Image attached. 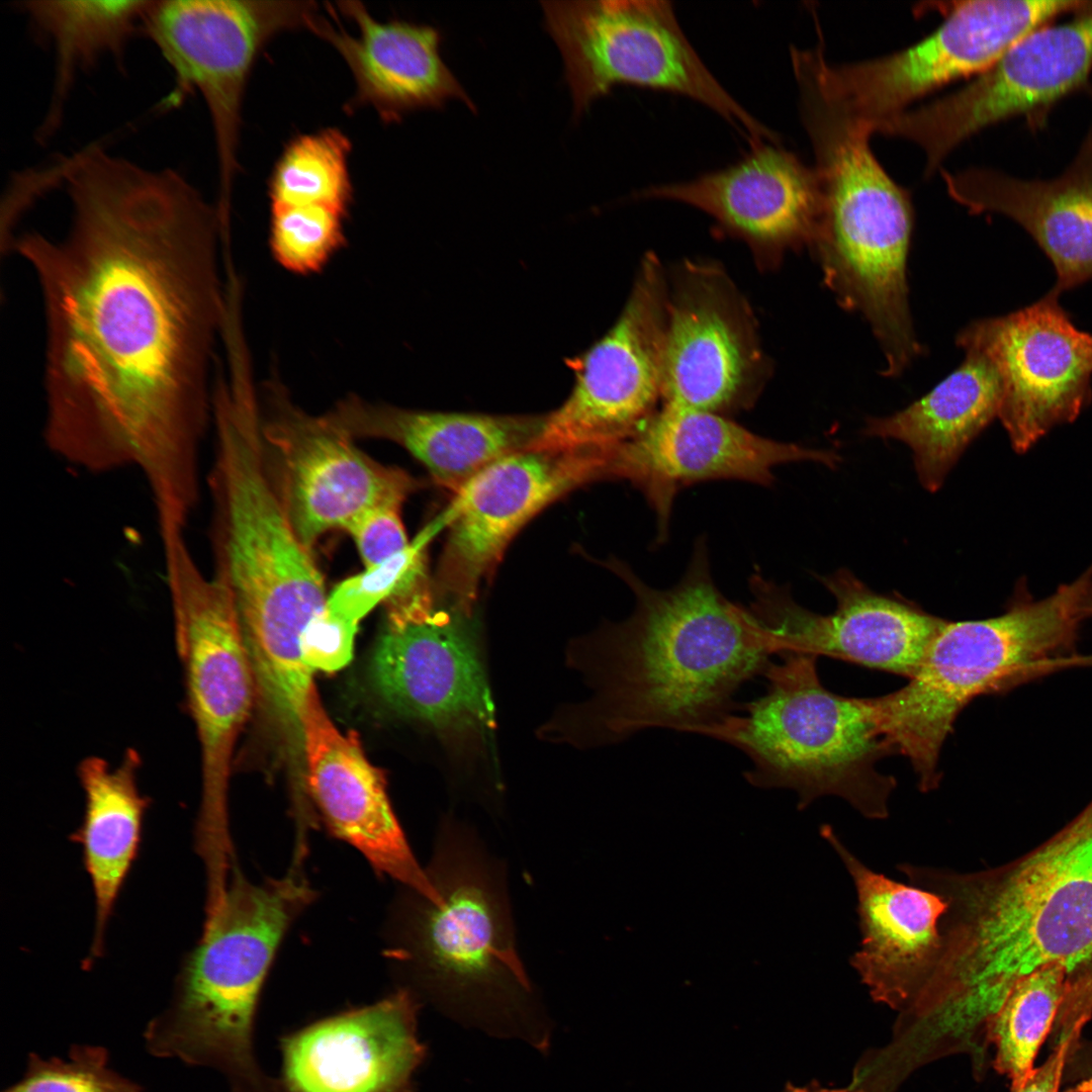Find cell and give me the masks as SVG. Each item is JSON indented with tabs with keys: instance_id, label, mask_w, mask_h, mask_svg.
I'll list each match as a JSON object with an SVG mask.
<instances>
[{
	"instance_id": "8fae6325",
	"label": "cell",
	"mask_w": 1092,
	"mask_h": 1092,
	"mask_svg": "<svg viewBox=\"0 0 1092 1092\" xmlns=\"http://www.w3.org/2000/svg\"><path fill=\"white\" fill-rule=\"evenodd\" d=\"M546 27L564 63L580 115L617 85L690 98L713 110L750 143H778L708 69L672 4L657 0L542 2Z\"/></svg>"
},
{
	"instance_id": "6da1fadb",
	"label": "cell",
	"mask_w": 1092,
	"mask_h": 1092,
	"mask_svg": "<svg viewBox=\"0 0 1092 1092\" xmlns=\"http://www.w3.org/2000/svg\"><path fill=\"white\" fill-rule=\"evenodd\" d=\"M65 182L67 237L25 234L11 250L43 297L46 443L90 472L134 466L156 505L186 506L228 304L217 208L177 171L103 151Z\"/></svg>"
},
{
	"instance_id": "f1b7e54d",
	"label": "cell",
	"mask_w": 1092,
	"mask_h": 1092,
	"mask_svg": "<svg viewBox=\"0 0 1092 1092\" xmlns=\"http://www.w3.org/2000/svg\"><path fill=\"white\" fill-rule=\"evenodd\" d=\"M354 439L387 440L403 447L436 483L459 492L495 461L527 450L546 415H484L407 410L357 395L327 413Z\"/></svg>"
},
{
	"instance_id": "4316f807",
	"label": "cell",
	"mask_w": 1092,
	"mask_h": 1092,
	"mask_svg": "<svg viewBox=\"0 0 1092 1092\" xmlns=\"http://www.w3.org/2000/svg\"><path fill=\"white\" fill-rule=\"evenodd\" d=\"M947 193L971 212L1002 214L1019 224L1053 264L1049 293L1092 280V129L1058 176L1024 179L991 168L942 172Z\"/></svg>"
},
{
	"instance_id": "cb8c5ba5",
	"label": "cell",
	"mask_w": 1092,
	"mask_h": 1092,
	"mask_svg": "<svg viewBox=\"0 0 1092 1092\" xmlns=\"http://www.w3.org/2000/svg\"><path fill=\"white\" fill-rule=\"evenodd\" d=\"M419 998L405 988L281 1038L286 1092H414L428 1056Z\"/></svg>"
},
{
	"instance_id": "484cf974",
	"label": "cell",
	"mask_w": 1092,
	"mask_h": 1092,
	"mask_svg": "<svg viewBox=\"0 0 1092 1092\" xmlns=\"http://www.w3.org/2000/svg\"><path fill=\"white\" fill-rule=\"evenodd\" d=\"M820 833L850 875L857 897L861 943L851 967L873 1000L906 1015L929 981L942 951L941 895L876 873L826 824Z\"/></svg>"
},
{
	"instance_id": "2e32d148",
	"label": "cell",
	"mask_w": 1092,
	"mask_h": 1092,
	"mask_svg": "<svg viewBox=\"0 0 1092 1092\" xmlns=\"http://www.w3.org/2000/svg\"><path fill=\"white\" fill-rule=\"evenodd\" d=\"M261 396L267 451L293 526L309 549L371 509L402 505L422 485L360 450L327 413L304 411L280 381L269 380Z\"/></svg>"
},
{
	"instance_id": "60d3db41",
	"label": "cell",
	"mask_w": 1092,
	"mask_h": 1092,
	"mask_svg": "<svg viewBox=\"0 0 1092 1092\" xmlns=\"http://www.w3.org/2000/svg\"><path fill=\"white\" fill-rule=\"evenodd\" d=\"M1069 1052L1070 1049L1065 1044L1055 1046L1043 1064L1034 1068L1022 1082L1011 1085L1010 1092H1059Z\"/></svg>"
},
{
	"instance_id": "30bf717a",
	"label": "cell",
	"mask_w": 1092,
	"mask_h": 1092,
	"mask_svg": "<svg viewBox=\"0 0 1092 1092\" xmlns=\"http://www.w3.org/2000/svg\"><path fill=\"white\" fill-rule=\"evenodd\" d=\"M176 649L201 754L195 849L229 852L228 794L237 739L257 699L256 678L233 595L202 573L184 533L163 535Z\"/></svg>"
},
{
	"instance_id": "ee69618b",
	"label": "cell",
	"mask_w": 1092,
	"mask_h": 1092,
	"mask_svg": "<svg viewBox=\"0 0 1092 1092\" xmlns=\"http://www.w3.org/2000/svg\"><path fill=\"white\" fill-rule=\"evenodd\" d=\"M1065 1092H1092V1077L1080 1082Z\"/></svg>"
},
{
	"instance_id": "f35d334b",
	"label": "cell",
	"mask_w": 1092,
	"mask_h": 1092,
	"mask_svg": "<svg viewBox=\"0 0 1092 1092\" xmlns=\"http://www.w3.org/2000/svg\"><path fill=\"white\" fill-rule=\"evenodd\" d=\"M355 625L324 609L308 623L300 638L303 662L313 670L336 671L353 655Z\"/></svg>"
},
{
	"instance_id": "e0dca14e",
	"label": "cell",
	"mask_w": 1092,
	"mask_h": 1092,
	"mask_svg": "<svg viewBox=\"0 0 1092 1092\" xmlns=\"http://www.w3.org/2000/svg\"><path fill=\"white\" fill-rule=\"evenodd\" d=\"M612 447L522 450L490 464L459 492L439 525L448 535L435 587L450 609L470 617L481 581L519 530L577 486L610 478Z\"/></svg>"
},
{
	"instance_id": "d6a6232c",
	"label": "cell",
	"mask_w": 1092,
	"mask_h": 1092,
	"mask_svg": "<svg viewBox=\"0 0 1092 1092\" xmlns=\"http://www.w3.org/2000/svg\"><path fill=\"white\" fill-rule=\"evenodd\" d=\"M1068 975L1065 967L1051 965L1021 978L987 1018V1041L995 1050L994 1068L1011 1085L1022 1082L1034 1069L1039 1048L1064 1000Z\"/></svg>"
},
{
	"instance_id": "7c38bea8",
	"label": "cell",
	"mask_w": 1092,
	"mask_h": 1092,
	"mask_svg": "<svg viewBox=\"0 0 1092 1092\" xmlns=\"http://www.w3.org/2000/svg\"><path fill=\"white\" fill-rule=\"evenodd\" d=\"M1085 0H975L951 3L943 21L916 43L888 56L834 65L823 41L799 49L798 63L819 91L849 117L876 125L953 81L977 77L1033 30Z\"/></svg>"
},
{
	"instance_id": "ac0fdd59",
	"label": "cell",
	"mask_w": 1092,
	"mask_h": 1092,
	"mask_svg": "<svg viewBox=\"0 0 1092 1092\" xmlns=\"http://www.w3.org/2000/svg\"><path fill=\"white\" fill-rule=\"evenodd\" d=\"M957 342L995 365L1002 385L998 418L1018 453L1074 422L1092 401V334L1078 329L1049 292L1008 314L970 324Z\"/></svg>"
},
{
	"instance_id": "7402d4cb",
	"label": "cell",
	"mask_w": 1092,
	"mask_h": 1092,
	"mask_svg": "<svg viewBox=\"0 0 1092 1092\" xmlns=\"http://www.w3.org/2000/svg\"><path fill=\"white\" fill-rule=\"evenodd\" d=\"M811 461L834 469L833 450L814 449L752 433L722 415L661 405L652 420L616 450L611 478L630 481L656 515L658 539L667 535L675 493L713 479L770 485L781 464Z\"/></svg>"
},
{
	"instance_id": "7bdbcfd3",
	"label": "cell",
	"mask_w": 1092,
	"mask_h": 1092,
	"mask_svg": "<svg viewBox=\"0 0 1092 1092\" xmlns=\"http://www.w3.org/2000/svg\"><path fill=\"white\" fill-rule=\"evenodd\" d=\"M1082 611L1085 618L1092 617V584L1084 597Z\"/></svg>"
},
{
	"instance_id": "9c48e42d",
	"label": "cell",
	"mask_w": 1092,
	"mask_h": 1092,
	"mask_svg": "<svg viewBox=\"0 0 1092 1092\" xmlns=\"http://www.w3.org/2000/svg\"><path fill=\"white\" fill-rule=\"evenodd\" d=\"M763 672L765 693L710 728L708 736L742 751L751 766L746 781L761 789H791L798 808L827 795L848 802L863 817L889 816L897 787L878 771L893 754L878 735L866 698L827 690L818 675V657L778 653Z\"/></svg>"
},
{
	"instance_id": "44dd1931",
	"label": "cell",
	"mask_w": 1092,
	"mask_h": 1092,
	"mask_svg": "<svg viewBox=\"0 0 1092 1092\" xmlns=\"http://www.w3.org/2000/svg\"><path fill=\"white\" fill-rule=\"evenodd\" d=\"M836 599L831 614L799 605L785 585L753 574L749 610L784 651L827 656L910 678L947 620L898 595L871 589L847 569L819 577Z\"/></svg>"
},
{
	"instance_id": "74e56055",
	"label": "cell",
	"mask_w": 1092,
	"mask_h": 1092,
	"mask_svg": "<svg viewBox=\"0 0 1092 1092\" xmlns=\"http://www.w3.org/2000/svg\"><path fill=\"white\" fill-rule=\"evenodd\" d=\"M401 507L390 504L371 509L346 529L355 542L364 569L382 563L411 544L401 519Z\"/></svg>"
},
{
	"instance_id": "603a6c76",
	"label": "cell",
	"mask_w": 1092,
	"mask_h": 1092,
	"mask_svg": "<svg viewBox=\"0 0 1092 1092\" xmlns=\"http://www.w3.org/2000/svg\"><path fill=\"white\" fill-rule=\"evenodd\" d=\"M637 196L685 203L743 240L761 264L811 246L822 197L816 173L778 143L751 146L740 161L688 181L650 186Z\"/></svg>"
},
{
	"instance_id": "836d02e7",
	"label": "cell",
	"mask_w": 1092,
	"mask_h": 1092,
	"mask_svg": "<svg viewBox=\"0 0 1092 1092\" xmlns=\"http://www.w3.org/2000/svg\"><path fill=\"white\" fill-rule=\"evenodd\" d=\"M349 139L337 128L287 145L269 180L271 206L326 205L347 213L352 199Z\"/></svg>"
},
{
	"instance_id": "b9f144b4",
	"label": "cell",
	"mask_w": 1092,
	"mask_h": 1092,
	"mask_svg": "<svg viewBox=\"0 0 1092 1092\" xmlns=\"http://www.w3.org/2000/svg\"><path fill=\"white\" fill-rule=\"evenodd\" d=\"M783 1092H852V1089L847 1088H828L819 1083H810L804 1086H797L794 1084H787Z\"/></svg>"
},
{
	"instance_id": "1f68e13d",
	"label": "cell",
	"mask_w": 1092,
	"mask_h": 1092,
	"mask_svg": "<svg viewBox=\"0 0 1092 1092\" xmlns=\"http://www.w3.org/2000/svg\"><path fill=\"white\" fill-rule=\"evenodd\" d=\"M150 1L70 0L14 3L54 55V80L40 141L62 122L65 105L80 73L109 58L121 63L129 40L142 30Z\"/></svg>"
},
{
	"instance_id": "f546056e",
	"label": "cell",
	"mask_w": 1092,
	"mask_h": 1092,
	"mask_svg": "<svg viewBox=\"0 0 1092 1092\" xmlns=\"http://www.w3.org/2000/svg\"><path fill=\"white\" fill-rule=\"evenodd\" d=\"M966 359L929 393L903 411L870 418L869 437L899 440L910 447L921 485L938 490L969 444L998 417L1002 385L992 361L966 349Z\"/></svg>"
},
{
	"instance_id": "3957f363",
	"label": "cell",
	"mask_w": 1092,
	"mask_h": 1092,
	"mask_svg": "<svg viewBox=\"0 0 1092 1092\" xmlns=\"http://www.w3.org/2000/svg\"><path fill=\"white\" fill-rule=\"evenodd\" d=\"M897 869L948 904L942 951L919 999L930 1013L985 1022L1021 978L1092 962V801L1008 863L975 873Z\"/></svg>"
},
{
	"instance_id": "277c9868",
	"label": "cell",
	"mask_w": 1092,
	"mask_h": 1092,
	"mask_svg": "<svg viewBox=\"0 0 1092 1092\" xmlns=\"http://www.w3.org/2000/svg\"><path fill=\"white\" fill-rule=\"evenodd\" d=\"M426 870L439 899L402 887L386 922L399 987L463 1025L547 1052L551 1026L517 950L504 867L447 818Z\"/></svg>"
},
{
	"instance_id": "9a60e30c",
	"label": "cell",
	"mask_w": 1092,
	"mask_h": 1092,
	"mask_svg": "<svg viewBox=\"0 0 1092 1092\" xmlns=\"http://www.w3.org/2000/svg\"><path fill=\"white\" fill-rule=\"evenodd\" d=\"M1072 14L1027 34L962 89L886 119L880 132L918 146L930 175L991 125L1023 116L1030 127H1041L1053 107L1084 89L1092 74V1Z\"/></svg>"
},
{
	"instance_id": "5b68a950",
	"label": "cell",
	"mask_w": 1092,
	"mask_h": 1092,
	"mask_svg": "<svg viewBox=\"0 0 1092 1092\" xmlns=\"http://www.w3.org/2000/svg\"><path fill=\"white\" fill-rule=\"evenodd\" d=\"M211 421L215 447L207 486L213 576L231 590L251 645L292 650L328 597L313 550L298 536L273 469L250 372L216 381Z\"/></svg>"
},
{
	"instance_id": "4fadbf2b",
	"label": "cell",
	"mask_w": 1092,
	"mask_h": 1092,
	"mask_svg": "<svg viewBox=\"0 0 1092 1092\" xmlns=\"http://www.w3.org/2000/svg\"><path fill=\"white\" fill-rule=\"evenodd\" d=\"M312 1H150L142 30L172 68L179 89H194L207 107L218 166L217 209L230 218L238 171L244 92L252 67L275 35L306 28Z\"/></svg>"
},
{
	"instance_id": "5bb4252c",
	"label": "cell",
	"mask_w": 1092,
	"mask_h": 1092,
	"mask_svg": "<svg viewBox=\"0 0 1092 1092\" xmlns=\"http://www.w3.org/2000/svg\"><path fill=\"white\" fill-rule=\"evenodd\" d=\"M668 296L663 268L647 254L616 324L567 360L575 376L572 391L546 415L529 449L616 446L652 420L663 401Z\"/></svg>"
},
{
	"instance_id": "d4e9b609",
	"label": "cell",
	"mask_w": 1092,
	"mask_h": 1092,
	"mask_svg": "<svg viewBox=\"0 0 1092 1092\" xmlns=\"http://www.w3.org/2000/svg\"><path fill=\"white\" fill-rule=\"evenodd\" d=\"M302 722L307 797L330 833L359 850L377 873L436 901L438 891L408 844L381 771L354 733L336 727L315 685Z\"/></svg>"
},
{
	"instance_id": "d6986e66",
	"label": "cell",
	"mask_w": 1092,
	"mask_h": 1092,
	"mask_svg": "<svg viewBox=\"0 0 1092 1092\" xmlns=\"http://www.w3.org/2000/svg\"><path fill=\"white\" fill-rule=\"evenodd\" d=\"M766 372L735 285L719 267L686 263L668 296L662 405L724 416L753 403Z\"/></svg>"
},
{
	"instance_id": "83f0119b",
	"label": "cell",
	"mask_w": 1092,
	"mask_h": 1092,
	"mask_svg": "<svg viewBox=\"0 0 1092 1092\" xmlns=\"http://www.w3.org/2000/svg\"><path fill=\"white\" fill-rule=\"evenodd\" d=\"M338 10L357 34L335 27L315 12L306 28L333 46L349 67L356 85L353 106L369 105L383 121L438 108L449 100L473 103L440 55V32L429 25L375 19L359 1H340Z\"/></svg>"
},
{
	"instance_id": "ab89813d",
	"label": "cell",
	"mask_w": 1092,
	"mask_h": 1092,
	"mask_svg": "<svg viewBox=\"0 0 1092 1092\" xmlns=\"http://www.w3.org/2000/svg\"><path fill=\"white\" fill-rule=\"evenodd\" d=\"M1092 1016V962L1068 975L1066 993L1054 1028L1059 1042L1074 1044Z\"/></svg>"
},
{
	"instance_id": "ba28073f",
	"label": "cell",
	"mask_w": 1092,
	"mask_h": 1092,
	"mask_svg": "<svg viewBox=\"0 0 1092 1092\" xmlns=\"http://www.w3.org/2000/svg\"><path fill=\"white\" fill-rule=\"evenodd\" d=\"M799 106L822 197L810 247L839 305L871 325L886 358L884 374L897 376L922 353L908 305L909 194L876 158L868 126L815 93Z\"/></svg>"
},
{
	"instance_id": "ffe728a7",
	"label": "cell",
	"mask_w": 1092,
	"mask_h": 1092,
	"mask_svg": "<svg viewBox=\"0 0 1092 1092\" xmlns=\"http://www.w3.org/2000/svg\"><path fill=\"white\" fill-rule=\"evenodd\" d=\"M469 617L435 608L386 624L371 660L381 698L394 711L430 725L445 743L466 752L494 728L480 649Z\"/></svg>"
},
{
	"instance_id": "4dcf8cb0",
	"label": "cell",
	"mask_w": 1092,
	"mask_h": 1092,
	"mask_svg": "<svg viewBox=\"0 0 1092 1092\" xmlns=\"http://www.w3.org/2000/svg\"><path fill=\"white\" fill-rule=\"evenodd\" d=\"M140 766V754L131 748L116 766L99 756H89L78 766L85 808L71 839L82 849L94 893L95 927L88 967L103 954L109 918L139 854L150 805L139 789Z\"/></svg>"
},
{
	"instance_id": "d590c367",
	"label": "cell",
	"mask_w": 1092,
	"mask_h": 1092,
	"mask_svg": "<svg viewBox=\"0 0 1092 1092\" xmlns=\"http://www.w3.org/2000/svg\"><path fill=\"white\" fill-rule=\"evenodd\" d=\"M269 243L286 270L306 275L321 270L345 243V212L326 205L271 206Z\"/></svg>"
},
{
	"instance_id": "8992f818",
	"label": "cell",
	"mask_w": 1092,
	"mask_h": 1092,
	"mask_svg": "<svg viewBox=\"0 0 1092 1092\" xmlns=\"http://www.w3.org/2000/svg\"><path fill=\"white\" fill-rule=\"evenodd\" d=\"M314 897L297 864L280 879L260 883L235 867L181 964L169 1007L145 1028L148 1052L215 1069L230 1092H286L257 1062L256 1014L276 951Z\"/></svg>"
},
{
	"instance_id": "e575fe53",
	"label": "cell",
	"mask_w": 1092,
	"mask_h": 1092,
	"mask_svg": "<svg viewBox=\"0 0 1092 1092\" xmlns=\"http://www.w3.org/2000/svg\"><path fill=\"white\" fill-rule=\"evenodd\" d=\"M438 530L425 529L404 550L382 563L341 581L325 609L355 625L377 605L408 606L433 596L427 572L426 546Z\"/></svg>"
},
{
	"instance_id": "52a82bcc",
	"label": "cell",
	"mask_w": 1092,
	"mask_h": 1092,
	"mask_svg": "<svg viewBox=\"0 0 1092 1092\" xmlns=\"http://www.w3.org/2000/svg\"><path fill=\"white\" fill-rule=\"evenodd\" d=\"M1091 584L1092 565L1044 599L1017 592L999 616L947 620L904 687L866 698L878 735L909 759L921 792L938 788L941 748L976 698L1092 667V655L1078 650L1082 603Z\"/></svg>"
},
{
	"instance_id": "7a4b0ae2",
	"label": "cell",
	"mask_w": 1092,
	"mask_h": 1092,
	"mask_svg": "<svg viewBox=\"0 0 1092 1092\" xmlns=\"http://www.w3.org/2000/svg\"><path fill=\"white\" fill-rule=\"evenodd\" d=\"M607 565L632 590L634 609L570 643L567 662L593 696L556 712L538 735L594 748L657 728L704 735L740 712L738 691L763 675L775 650L751 611L716 586L704 538L668 588L647 584L623 562Z\"/></svg>"
},
{
	"instance_id": "8d00e7d4",
	"label": "cell",
	"mask_w": 1092,
	"mask_h": 1092,
	"mask_svg": "<svg viewBox=\"0 0 1092 1092\" xmlns=\"http://www.w3.org/2000/svg\"><path fill=\"white\" fill-rule=\"evenodd\" d=\"M3 1092H144L109 1065L103 1046L75 1044L66 1059L30 1054L22 1078Z\"/></svg>"
}]
</instances>
